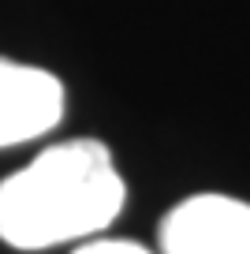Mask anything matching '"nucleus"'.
Wrapping results in <instances>:
<instances>
[{
  "label": "nucleus",
  "instance_id": "obj_3",
  "mask_svg": "<svg viewBox=\"0 0 250 254\" xmlns=\"http://www.w3.org/2000/svg\"><path fill=\"white\" fill-rule=\"evenodd\" d=\"M63 116V86L53 71L0 56V150L53 131Z\"/></svg>",
  "mask_w": 250,
  "mask_h": 254
},
{
  "label": "nucleus",
  "instance_id": "obj_2",
  "mask_svg": "<svg viewBox=\"0 0 250 254\" xmlns=\"http://www.w3.org/2000/svg\"><path fill=\"white\" fill-rule=\"evenodd\" d=\"M161 254H250V202L190 194L161 221Z\"/></svg>",
  "mask_w": 250,
  "mask_h": 254
},
{
  "label": "nucleus",
  "instance_id": "obj_1",
  "mask_svg": "<svg viewBox=\"0 0 250 254\" xmlns=\"http://www.w3.org/2000/svg\"><path fill=\"white\" fill-rule=\"evenodd\" d=\"M127 187L109 146L71 138L41 150L0 183V239L15 251H45L105 232L120 217Z\"/></svg>",
  "mask_w": 250,
  "mask_h": 254
},
{
  "label": "nucleus",
  "instance_id": "obj_4",
  "mask_svg": "<svg viewBox=\"0 0 250 254\" xmlns=\"http://www.w3.org/2000/svg\"><path fill=\"white\" fill-rule=\"evenodd\" d=\"M75 254H153L142 243H131V239H94V243H82Z\"/></svg>",
  "mask_w": 250,
  "mask_h": 254
}]
</instances>
